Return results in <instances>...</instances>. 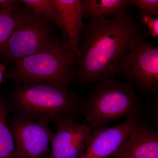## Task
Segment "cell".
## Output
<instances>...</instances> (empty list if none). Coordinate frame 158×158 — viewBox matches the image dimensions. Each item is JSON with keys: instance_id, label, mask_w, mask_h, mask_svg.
I'll use <instances>...</instances> for the list:
<instances>
[{"instance_id": "52a82bcc", "label": "cell", "mask_w": 158, "mask_h": 158, "mask_svg": "<svg viewBox=\"0 0 158 158\" xmlns=\"http://www.w3.org/2000/svg\"><path fill=\"white\" fill-rule=\"evenodd\" d=\"M9 127L17 158L48 157L54 134L48 123L15 116Z\"/></svg>"}, {"instance_id": "5b68a950", "label": "cell", "mask_w": 158, "mask_h": 158, "mask_svg": "<svg viewBox=\"0 0 158 158\" xmlns=\"http://www.w3.org/2000/svg\"><path fill=\"white\" fill-rule=\"evenodd\" d=\"M127 81L143 94H153L158 90V47L144 40H136L122 59L116 76Z\"/></svg>"}, {"instance_id": "ac0fdd59", "label": "cell", "mask_w": 158, "mask_h": 158, "mask_svg": "<svg viewBox=\"0 0 158 158\" xmlns=\"http://www.w3.org/2000/svg\"><path fill=\"white\" fill-rule=\"evenodd\" d=\"M19 1L16 0H0V10L9 9L16 11Z\"/></svg>"}, {"instance_id": "277c9868", "label": "cell", "mask_w": 158, "mask_h": 158, "mask_svg": "<svg viewBox=\"0 0 158 158\" xmlns=\"http://www.w3.org/2000/svg\"><path fill=\"white\" fill-rule=\"evenodd\" d=\"M77 57L68 41L58 39L46 48L15 62L6 77L19 84L46 82L70 85Z\"/></svg>"}, {"instance_id": "8992f818", "label": "cell", "mask_w": 158, "mask_h": 158, "mask_svg": "<svg viewBox=\"0 0 158 158\" xmlns=\"http://www.w3.org/2000/svg\"><path fill=\"white\" fill-rule=\"evenodd\" d=\"M19 15L3 54L14 62L46 48L56 39L45 18L31 11H19Z\"/></svg>"}, {"instance_id": "9c48e42d", "label": "cell", "mask_w": 158, "mask_h": 158, "mask_svg": "<svg viewBox=\"0 0 158 158\" xmlns=\"http://www.w3.org/2000/svg\"><path fill=\"white\" fill-rule=\"evenodd\" d=\"M138 122L127 118L123 122L112 127L92 129L88 147L81 158H109L124 143Z\"/></svg>"}, {"instance_id": "7c38bea8", "label": "cell", "mask_w": 158, "mask_h": 158, "mask_svg": "<svg viewBox=\"0 0 158 158\" xmlns=\"http://www.w3.org/2000/svg\"><path fill=\"white\" fill-rule=\"evenodd\" d=\"M132 6L131 0H83L81 8L83 17L90 20L116 16L127 11Z\"/></svg>"}, {"instance_id": "ba28073f", "label": "cell", "mask_w": 158, "mask_h": 158, "mask_svg": "<svg viewBox=\"0 0 158 158\" xmlns=\"http://www.w3.org/2000/svg\"><path fill=\"white\" fill-rule=\"evenodd\" d=\"M92 129L86 123L67 119L57 123L47 158H81L91 139Z\"/></svg>"}, {"instance_id": "8fae6325", "label": "cell", "mask_w": 158, "mask_h": 158, "mask_svg": "<svg viewBox=\"0 0 158 158\" xmlns=\"http://www.w3.org/2000/svg\"><path fill=\"white\" fill-rule=\"evenodd\" d=\"M59 10L62 23L68 37L69 47L77 56L81 33L85 25L83 18L81 0H54Z\"/></svg>"}, {"instance_id": "e0dca14e", "label": "cell", "mask_w": 158, "mask_h": 158, "mask_svg": "<svg viewBox=\"0 0 158 158\" xmlns=\"http://www.w3.org/2000/svg\"><path fill=\"white\" fill-rule=\"evenodd\" d=\"M141 23L148 29L149 34L154 37L158 36V19L149 15L139 13Z\"/></svg>"}, {"instance_id": "3957f363", "label": "cell", "mask_w": 158, "mask_h": 158, "mask_svg": "<svg viewBox=\"0 0 158 158\" xmlns=\"http://www.w3.org/2000/svg\"><path fill=\"white\" fill-rule=\"evenodd\" d=\"M142 111L132 85L115 79H104L95 84L80 104L86 124L92 129L108 127L124 117L138 120Z\"/></svg>"}, {"instance_id": "4fadbf2b", "label": "cell", "mask_w": 158, "mask_h": 158, "mask_svg": "<svg viewBox=\"0 0 158 158\" xmlns=\"http://www.w3.org/2000/svg\"><path fill=\"white\" fill-rule=\"evenodd\" d=\"M21 2L31 9L34 13L40 15L52 22L67 36L60 13L54 0H23Z\"/></svg>"}, {"instance_id": "5bb4252c", "label": "cell", "mask_w": 158, "mask_h": 158, "mask_svg": "<svg viewBox=\"0 0 158 158\" xmlns=\"http://www.w3.org/2000/svg\"><path fill=\"white\" fill-rule=\"evenodd\" d=\"M0 158H17L15 143L7 123V111L0 101Z\"/></svg>"}, {"instance_id": "6da1fadb", "label": "cell", "mask_w": 158, "mask_h": 158, "mask_svg": "<svg viewBox=\"0 0 158 158\" xmlns=\"http://www.w3.org/2000/svg\"><path fill=\"white\" fill-rule=\"evenodd\" d=\"M143 36L138 23L128 11L112 19L90 20L81 33L75 78L84 85L115 79L122 59Z\"/></svg>"}, {"instance_id": "7a4b0ae2", "label": "cell", "mask_w": 158, "mask_h": 158, "mask_svg": "<svg viewBox=\"0 0 158 158\" xmlns=\"http://www.w3.org/2000/svg\"><path fill=\"white\" fill-rule=\"evenodd\" d=\"M19 85L11 98L16 117L49 124L74 119L80 111L81 102L69 85L46 82Z\"/></svg>"}, {"instance_id": "d6986e66", "label": "cell", "mask_w": 158, "mask_h": 158, "mask_svg": "<svg viewBox=\"0 0 158 158\" xmlns=\"http://www.w3.org/2000/svg\"><path fill=\"white\" fill-rule=\"evenodd\" d=\"M6 68L5 66L3 64L0 63V86L2 84V81L3 75H4V72Z\"/></svg>"}, {"instance_id": "30bf717a", "label": "cell", "mask_w": 158, "mask_h": 158, "mask_svg": "<svg viewBox=\"0 0 158 158\" xmlns=\"http://www.w3.org/2000/svg\"><path fill=\"white\" fill-rule=\"evenodd\" d=\"M109 158H158V135L138 123L127 139Z\"/></svg>"}, {"instance_id": "2e32d148", "label": "cell", "mask_w": 158, "mask_h": 158, "mask_svg": "<svg viewBox=\"0 0 158 158\" xmlns=\"http://www.w3.org/2000/svg\"><path fill=\"white\" fill-rule=\"evenodd\" d=\"M131 4L138 8L139 13L158 15V0H132Z\"/></svg>"}, {"instance_id": "9a60e30c", "label": "cell", "mask_w": 158, "mask_h": 158, "mask_svg": "<svg viewBox=\"0 0 158 158\" xmlns=\"http://www.w3.org/2000/svg\"><path fill=\"white\" fill-rule=\"evenodd\" d=\"M19 11L0 10V55H3L13 30L19 21Z\"/></svg>"}]
</instances>
